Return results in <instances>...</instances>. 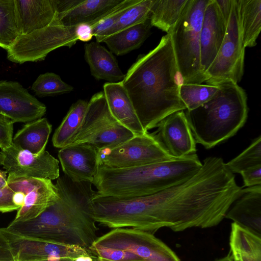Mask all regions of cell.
Segmentation results:
<instances>
[{"label": "cell", "mask_w": 261, "mask_h": 261, "mask_svg": "<svg viewBox=\"0 0 261 261\" xmlns=\"http://www.w3.org/2000/svg\"><path fill=\"white\" fill-rule=\"evenodd\" d=\"M218 85L180 84L179 96L187 110H192L211 99L219 90Z\"/></svg>", "instance_id": "f546056e"}, {"label": "cell", "mask_w": 261, "mask_h": 261, "mask_svg": "<svg viewBox=\"0 0 261 261\" xmlns=\"http://www.w3.org/2000/svg\"><path fill=\"white\" fill-rule=\"evenodd\" d=\"M225 218L261 236V185L242 188Z\"/></svg>", "instance_id": "d6986e66"}, {"label": "cell", "mask_w": 261, "mask_h": 261, "mask_svg": "<svg viewBox=\"0 0 261 261\" xmlns=\"http://www.w3.org/2000/svg\"><path fill=\"white\" fill-rule=\"evenodd\" d=\"M88 102L79 99L72 105L53 135L54 147L61 149L73 143L83 123Z\"/></svg>", "instance_id": "4316f807"}, {"label": "cell", "mask_w": 261, "mask_h": 261, "mask_svg": "<svg viewBox=\"0 0 261 261\" xmlns=\"http://www.w3.org/2000/svg\"><path fill=\"white\" fill-rule=\"evenodd\" d=\"M75 259L70 258L52 257L47 259L34 260L31 261H74Z\"/></svg>", "instance_id": "7bdbcfd3"}, {"label": "cell", "mask_w": 261, "mask_h": 261, "mask_svg": "<svg viewBox=\"0 0 261 261\" xmlns=\"http://www.w3.org/2000/svg\"><path fill=\"white\" fill-rule=\"evenodd\" d=\"M245 51L237 2L234 0L223 41L205 72L208 78L206 84L216 85L226 81L238 84L240 82L244 74Z\"/></svg>", "instance_id": "9c48e42d"}, {"label": "cell", "mask_w": 261, "mask_h": 261, "mask_svg": "<svg viewBox=\"0 0 261 261\" xmlns=\"http://www.w3.org/2000/svg\"><path fill=\"white\" fill-rule=\"evenodd\" d=\"M155 1L138 0L123 12L114 25L111 35L149 19Z\"/></svg>", "instance_id": "4dcf8cb0"}, {"label": "cell", "mask_w": 261, "mask_h": 261, "mask_svg": "<svg viewBox=\"0 0 261 261\" xmlns=\"http://www.w3.org/2000/svg\"><path fill=\"white\" fill-rule=\"evenodd\" d=\"M233 1L234 0H215L221 14L226 24L230 17Z\"/></svg>", "instance_id": "60d3db41"}, {"label": "cell", "mask_w": 261, "mask_h": 261, "mask_svg": "<svg viewBox=\"0 0 261 261\" xmlns=\"http://www.w3.org/2000/svg\"><path fill=\"white\" fill-rule=\"evenodd\" d=\"M214 261H234V259L230 252L229 251L225 256Z\"/></svg>", "instance_id": "ee69618b"}, {"label": "cell", "mask_w": 261, "mask_h": 261, "mask_svg": "<svg viewBox=\"0 0 261 261\" xmlns=\"http://www.w3.org/2000/svg\"><path fill=\"white\" fill-rule=\"evenodd\" d=\"M261 165V136L254 139L245 150L226 165L233 173H240L251 167Z\"/></svg>", "instance_id": "d6a6232c"}, {"label": "cell", "mask_w": 261, "mask_h": 261, "mask_svg": "<svg viewBox=\"0 0 261 261\" xmlns=\"http://www.w3.org/2000/svg\"><path fill=\"white\" fill-rule=\"evenodd\" d=\"M7 117L0 115V148L4 150L12 145L13 124Z\"/></svg>", "instance_id": "d590c367"}, {"label": "cell", "mask_w": 261, "mask_h": 261, "mask_svg": "<svg viewBox=\"0 0 261 261\" xmlns=\"http://www.w3.org/2000/svg\"><path fill=\"white\" fill-rule=\"evenodd\" d=\"M196 153L129 168L99 166L92 182L98 194L118 198H132L155 194L185 181L202 167Z\"/></svg>", "instance_id": "3957f363"}, {"label": "cell", "mask_w": 261, "mask_h": 261, "mask_svg": "<svg viewBox=\"0 0 261 261\" xmlns=\"http://www.w3.org/2000/svg\"><path fill=\"white\" fill-rule=\"evenodd\" d=\"M3 165L8 174L7 182L21 178L57 179L60 176L59 161L48 151L34 154L13 145L1 152Z\"/></svg>", "instance_id": "8fae6325"}, {"label": "cell", "mask_w": 261, "mask_h": 261, "mask_svg": "<svg viewBox=\"0 0 261 261\" xmlns=\"http://www.w3.org/2000/svg\"><path fill=\"white\" fill-rule=\"evenodd\" d=\"M230 252L238 261H261V236L233 222L229 237Z\"/></svg>", "instance_id": "cb8c5ba5"}, {"label": "cell", "mask_w": 261, "mask_h": 261, "mask_svg": "<svg viewBox=\"0 0 261 261\" xmlns=\"http://www.w3.org/2000/svg\"><path fill=\"white\" fill-rule=\"evenodd\" d=\"M52 126L45 118H41L23 125L13 138V145L17 148L39 154L45 148Z\"/></svg>", "instance_id": "603a6c76"}, {"label": "cell", "mask_w": 261, "mask_h": 261, "mask_svg": "<svg viewBox=\"0 0 261 261\" xmlns=\"http://www.w3.org/2000/svg\"><path fill=\"white\" fill-rule=\"evenodd\" d=\"M138 0H123L108 15L92 26L93 33L96 42L103 41L111 35L112 31L118 19L128 8L135 4Z\"/></svg>", "instance_id": "836d02e7"}, {"label": "cell", "mask_w": 261, "mask_h": 261, "mask_svg": "<svg viewBox=\"0 0 261 261\" xmlns=\"http://www.w3.org/2000/svg\"><path fill=\"white\" fill-rule=\"evenodd\" d=\"M134 136L113 116L103 91H100L88 101L81 127L71 144L87 143L98 150Z\"/></svg>", "instance_id": "52a82bcc"}, {"label": "cell", "mask_w": 261, "mask_h": 261, "mask_svg": "<svg viewBox=\"0 0 261 261\" xmlns=\"http://www.w3.org/2000/svg\"><path fill=\"white\" fill-rule=\"evenodd\" d=\"M242 40L245 47L256 45L261 30V1L237 0Z\"/></svg>", "instance_id": "484cf974"}, {"label": "cell", "mask_w": 261, "mask_h": 261, "mask_svg": "<svg viewBox=\"0 0 261 261\" xmlns=\"http://www.w3.org/2000/svg\"><path fill=\"white\" fill-rule=\"evenodd\" d=\"M45 105L20 83L0 81V115L15 122H29L45 114Z\"/></svg>", "instance_id": "4fadbf2b"}, {"label": "cell", "mask_w": 261, "mask_h": 261, "mask_svg": "<svg viewBox=\"0 0 261 261\" xmlns=\"http://www.w3.org/2000/svg\"><path fill=\"white\" fill-rule=\"evenodd\" d=\"M84 58L88 64L91 75L97 80L109 83L122 81L125 76L113 53L97 42L86 43Z\"/></svg>", "instance_id": "7402d4cb"}, {"label": "cell", "mask_w": 261, "mask_h": 261, "mask_svg": "<svg viewBox=\"0 0 261 261\" xmlns=\"http://www.w3.org/2000/svg\"><path fill=\"white\" fill-rule=\"evenodd\" d=\"M7 186L15 193L25 195L13 222L33 219L60 199L57 187L49 179L21 178L8 182Z\"/></svg>", "instance_id": "7c38bea8"}, {"label": "cell", "mask_w": 261, "mask_h": 261, "mask_svg": "<svg viewBox=\"0 0 261 261\" xmlns=\"http://www.w3.org/2000/svg\"><path fill=\"white\" fill-rule=\"evenodd\" d=\"M7 238L15 261H31L52 257L75 259L92 255L85 248L23 238L1 228Z\"/></svg>", "instance_id": "9a60e30c"}, {"label": "cell", "mask_w": 261, "mask_h": 261, "mask_svg": "<svg viewBox=\"0 0 261 261\" xmlns=\"http://www.w3.org/2000/svg\"><path fill=\"white\" fill-rule=\"evenodd\" d=\"M0 261H15L8 241L0 228Z\"/></svg>", "instance_id": "f35d334b"}, {"label": "cell", "mask_w": 261, "mask_h": 261, "mask_svg": "<svg viewBox=\"0 0 261 261\" xmlns=\"http://www.w3.org/2000/svg\"><path fill=\"white\" fill-rule=\"evenodd\" d=\"M151 27L149 19L111 35L103 42L112 53L117 56L124 55L142 45Z\"/></svg>", "instance_id": "d4e9b609"}, {"label": "cell", "mask_w": 261, "mask_h": 261, "mask_svg": "<svg viewBox=\"0 0 261 261\" xmlns=\"http://www.w3.org/2000/svg\"><path fill=\"white\" fill-rule=\"evenodd\" d=\"M7 172L0 170V189L4 188L8 185Z\"/></svg>", "instance_id": "b9f144b4"}, {"label": "cell", "mask_w": 261, "mask_h": 261, "mask_svg": "<svg viewBox=\"0 0 261 261\" xmlns=\"http://www.w3.org/2000/svg\"><path fill=\"white\" fill-rule=\"evenodd\" d=\"M75 27L63 25L57 16L48 25L19 36L7 50V59L18 64L41 61L58 48H70L78 41Z\"/></svg>", "instance_id": "8992f818"}, {"label": "cell", "mask_w": 261, "mask_h": 261, "mask_svg": "<svg viewBox=\"0 0 261 261\" xmlns=\"http://www.w3.org/2000/svg\"><path fill=\"white\" fill-rule=\"evenodd\" d=\"M96 261H99V260H98V258L97 259V260H96Z\"/></svg>", "instance_id": "bcb514c9"}, {"label": "cell", "mask_w": 261, "mask_h": 261, "mask_svg": "<svg viewBox=\"0 0 261 261\" xmlns=\"http://www.w3.org/2000/svg\"><path fill=\"white\" fill-rule=\"evenodd\" d=\"M21 35L14 0H0V47L7 50Z\"/></svg>", "instance_id": "f1b7e54d"}, {"label": "cell", "mask_w": 261, "mask_h": 261, "mask_svg": "<svg viewBox=\"0 0 261 261\" xmlns=\"http://www.w3.org/2000/svg\"><path fill=\"white\" fill-rule=\"evenodd\" d=\"M4 161V156L3 154L0 152V165H3Z\"/></svg>", "instance_id": "f6af8a7d"}, {"label": "cell", "mask_w": 261, "mask_h": 261, "mask_svg": "<svg viewBox=\"0 0 261 261\" xmlns=\"http://www.w3.org/2000/svg\"><path fill=\"white\" fill-rule=\"evenodd\" d=\"M146 132L186 107L179 96L181 79L169 34L145 55H140L121 81Z\"/></svg>", "instance_id": "6da1fadb"}, {"label": "cell", "mask_w": 261, "mask_h": 261, "mask_svg": "<svg viewBox=\"0 0 261 261\" xmlns=\"http://www.w3.org/2000/svg\"><path fill=\"white\" fill-rule=\"evenodd\" d=\"M60 199L37 217L12 221L6 231L28 239L78 246L87 250L96 240L99 228L88 212L97 192L90 182H76L64 174L55 184Z\"/></svg>", "instance_id": "7a4b0ae2"}, {"label": "cell", "mask_w": 261, "mask_h": 261, "mask_svg": "<svg viewBox=\"0 0 261 261\" xmlns=\"http://www.w3.org/2000/svg\"><path fill=\"white\" fill-rule=\"evenodd\" d=\"M234 261H238V260L234 259Z\"/></svg>", "instance_id": "7dc6e473"}, {"label": "cell", "mask_w": 261, "mask_h": 261, "mask_svg": "<svg viewBox=\"0 0 261 261\" xmlns=\"http://www.w3.org/2000/svg\"><path fill=\"white\" fill-rule=\"evenodd\" d=\"M36 95L40 97L69 93L73 87L62 80L60 76L53 72L40 74L31 87Z\"/></svg>", "instance_id": "1f68e13d"}, {"label": "cell", "mask_w": 261, "mask_h": 261, "mask_svg": "<svg viewBox=\"0 0 261 261\" xmlns=\"http://www.w3.org/2000/svg\"><path fill=\"white\" fill-rule=\"evenodd\" d=\"M151 133L165 151L178 159L196 152V143L192 135L184 111L174 112L163 119Z\"/></svg>", "instance_id": "5bb4252c"}, {"label": "cell", "mask_w": 261, "mask_h": 261, "mask_svg": "<svg viewBox=\"0 0 261 261\" xmlns=\"http://www.w3.org/2000/svg\"><path fill=\"white\" fill-rule=\"evenodd\" d=\"M188 0H156L150 17L152 27L169 33L180 18Z\"/></svg>", "instance_id": "83f0119b"}, {"label": "cell", "mask_w": 261, "mask_h": 261, "mask_svg": "<svg viewBox=\"0 0 261 261\" xmlns=\"http://www.w3.org/2000/svg\"><path fill=\"white\" fill-rule=\"evenodd\" d=\"M89 250L99 261H143L136 254L124 250L94 245Z\"/></svg>", "instance_id": "e575fe53"}, {"label": "cell", "mask_w": 261, "mask_h": 261, "mask_svg": "<svg viewBox=\"0 0 261 261\" xmlns=\"http://www.w3.org/2000/svg\"><path fill=\"white\" fill-rule=\"evenodd\" d=\"M92 245L128 251L143 261H181L154 234L129 228L112 229L98 237Z\"/></svg>", "instance_id": "30bf717a"}, {"label": "cell", "mask_w": 261, "mask_h": 261, "mask_svg": "<svg viewBox=\"0 0 261 261\" xmlns=\"http://www.w3.org/2000/svg\"><path fill=\"white\" fill-rule=\"evenodd\" d=\"M148 132L97 150L99 166L122 169L175 159Z\"/></svg>", "instance_id": "ba28073f"}, {"label": "cell", "mask_w": 261, "mask_h": 261, "mask_svg": "<svg viewBox=\"0 0 261 261\" xmlns=\"http://www.w3.org/2000/svg\"><path fill=\"white\" fill-rule=\"evenodd\" d=\"M208 101L192 110L184 111L196 143L206 149L234 136L245 123L248 112L245 90L226 81Z\"/></svg>", "instance_id": "277c9868"}, {"label": "cell", "mask_w": 261, "mask_h": 261, "mask_svg": "<svg viewBox=\"0 0 261 261\" xmlns=\"http://www.w3.org/2000/svg\"><path fill=\"white\" fill-rule=\"evenodd\" d=\"M209 0H188L177 22L169 32L181 84H202L208 78L200 63V35Z\"/></svg>", "instance_id": "5b68a950"}, {"label": "cell", "mask_w": 261, "mask_h": 261, "mask_svg": "<svg viewBox=\"0 0 261 261\" xmlns=\"http://www.w3.org/2000/svg\"><path fill=\"white\" fill-rule=\"evenodd\" d=\"M21 35L50 24L57 16L56 0H14Z\"/></svg>", "instance_id": "44dd1931"}, {"label": "cell", "mask_w": 261, "mask_h": 261, "mask_svg": "<svg viewBox=\"0 0 261 261\" xmlns=\"http://www.w3.org/2000/svg\"></svg>", "instance_id": "c3c4849f"}, {"label": "cell", "mask_w": 261, "mask_h": 261, "mask_svg": "<svg viewBox=\"0 0 261 261\" xmlns=\"http://www.w3.org/2000/svg\"><path fill=\"white\" fill-rule=\"evenodd\" d=\"M240 174L243 177L244 187L261 185V165L249 168Z\"/></svg>", "instance_id": "74e56055"}, {"label": "cell", "mask_w": 261, "mask_h": 261, "mask_svg": "<svg viewBox=\"0 0 261 261\" xmlns=\"http://www.w3.org/2000/svg\"><path fill=\"white\" fill-rule=\"evenodd\" d=\"M14 194L15 192L8 186L0 189V212H10L19 208L14 202Z\"/></svg>", "instance_id": "8d00e7d4"}, {"label": "cell", "mask_w": 261, "mask_h": 261, "mask_svg": "<svg viewBox=\"0 0 261 261\" xmlns=\"http://www.w3.org/2000/svg\"><path fill=\"white\" fill-rule=\"evenodd\" d=\"M58 156L64 175L74 182H92L99 164L97 149L87 143L70 144L61 148Z\"/></svg>", "instance_id": "e0dca14e"}, {"label": "cell", "mask_w": 261, "mask_h": 261, "mask_svg": "<svg viewBox=\"0 0 261 261\" xmlns=\"http://www.w3.org/2000/svg\"><path fill=\"white\" fill-rule=\"evenodd\" d=\"M75 33L77 40L83 42L90 41L94 36L92 27L88 23H80L75 25Z\"/></svg>", "instance_id": "ab89813d"}, {"label": "cell", "mask_w": 261, "mask_h": 261, "mask_svg": "<svg viewBox=\"0 0 261 261\" xmlns=\"http://www.w3.org/2000/svg\"><path fill=\"white\" fill-rule=\"evenodd\" d=\"M123 0H56L57 16L64 26L88 23L91 26L108 15Z\"/></svg>", "instance_id": "2e32d148"}, {"label": "cell", "mask_w": 261, "mask_h": 261, "mask_svg": "<svg viewBox=\"0 0 261 261\" xmlns=\"http://www.w3.org/2000/svg\"><path fill=\"white\" fill-rule=\"evenodd\" d=\"M226 27L215 0H209L204 10L200 35V63L205 74L219 50Z\"/></svg>", "instance_id": "ac0fdd59"}, {"label": "cell", "mask_w": 261, "mask_h": 261, "mask_svg": "<svg viewBox=\"0 0 261 261\" xmlns=\"http://www.w3.org/2000/svg\"><path fill=\"white\" fill-rule=\"evenodd\" d=\"M103 90L109 110L116 120L134 135L147 133L143 129L121 82L106 83L103 86Z\"/></svg>", "instance_id": "ffe728a7"}]
</instances>
